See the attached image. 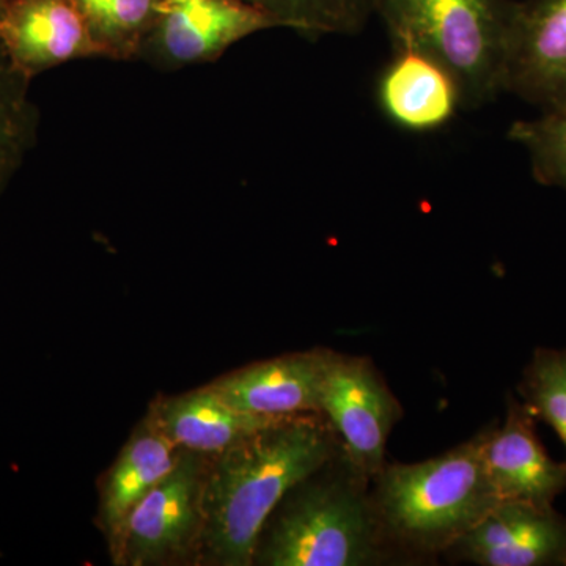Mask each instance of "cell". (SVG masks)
<instances>
[{
    "mask_svg": "<svg viewBox=\"0 0 566 566\" xmlns=\"http://www.w3.org/2000/svg\"><path fill=\"white\" fill-rule=\"evenodd\" d=\"M340 449L323 415L293 417L207 458L197 564L251 566L264 524L297 483Z\"/></svg>",
    "mask_w": 566,
    "mask_h": 566,
    "instance_id": "1",
    "label": "cell"
},
{
    "mask_svg": "<svg viewBox=\"0 0 566 566\" xmlns=\"http://www.w3.org/2000/svg\"><path fill=\"white\" fill-rule=\"evenodd\" d=\"M401 565L387 542L371 479L344 450L290 491L264 524L253 565Z\"/></svg>",
    "mask_w": 566,
    "mask_h": 566,
    "instance_id": "2",
    "label": "cell"
},
{
    "mask_svg": "<svg viewBox=\"0 0 566 566\" xmlns=\"http://www.w3.org/2000/svg\"><path fill=\"white\" fill-rule=\"evenodd\" d=\"M486 428L419 463H389L371 480V501L403 564L444 556L499 504L488 475Z\"/></svg>",
    "mask_w": 566,
    "mask_h": 566,
    "instance_id": "3",
    "label": "cell"
},
{
    "mask_svg": "<svg viewBox=\"0 0 566 566\" xmlns=\"http://www.w3.org/2000/svg\"><path fill=\"white\" fill-rule=\"evenodd\" d=\"M516 0H375L392 50L430 55L455 76L464 109L504 93Z\"/></svg>",
    "mask_w": 566,
    "mask_h": 566,
    "instance_id": "4",
    "label": "cell"
},
{
    "mask_svg": "<svg viewBox=\"0 0 566 566\" xmlns=\"http://www.w3.org/2000/svg\"><path fill=\"white\" fill-rule=\"evenodd\" d=\"M207 458L180 450L172 471L145 495L129 517L118 565L197 564Z\"/></svg>",
    "mask_w": 566,
    "mask_h": 566,
    "instance_id": "5",
    "label": "cell"
},
{
    "mask_svg": "<svg viewBox=\"0 0 566 566\" xmlns=\"http://www.w3.org/2000/svg\"><path fill=\"white\" fill-rule=\"evenodd\" d=\"M322 415L346 457L374 480L387 463V441L405 411L370 357L335 352L324 382Z\"/></svg>",
    "mask_w": 566,
    "mask_h": 566,
    "instance_id": "6",
    "label": "cell"
},
{
    "mask_svg": "<svg viewBox=\"0 0 566 566\" xmlns=\"http://www.w3.org/2000/svg\"><path fill=\"white\" fill-rule=\"evenodd\" d=\"M277 29L240 0H161L139 61L163 71L216 62L253 33Z\"/></svg>",
    "mask_w": 566,
    "mask_h": 566,
    "instance_id": "7",
    "label": "cell"
},
{
    "mask_svg": "<svg viewBox=\"0 0 566 566\" xmlns=\"http://www.w3.org/2000/svg\"><path fill=\"white\" fill-rule=\"evenodd\" d=\"M504 93L539 112L566 109V0L516 3Z\"/></svg>",
    "mask_w": 566,
    "mask_h": 566,
    "instance_id": "8",
    "label": "cell"
},
{
    "mask_svg": "<svg viewBox=\"0 0 566 566\" xmlns=\"http://www.w3.org/2000/svg\"><path fill=\"white\" fill-rule=\"evenodd\" d=\"M444 556L479 566H566V516L554 505L499 502Z\"/></svg>",
    "mask_w": 566,
    "mask_h": 566,
    "instance_id": "9",
    "label": "cell"
},
{
    "mask_svg": "<svg viewBox=\"0 0 566 566\" xmlns=\"http://www.w3.org/2000/svg\"><path fill=\"white\" fill-rule=\"evenodd\" d=\"M334 349L314 348L260 360L210 382L234 408L268 419L322 415Z\"/></svg>",
    "mask_w": 566,
    "mask_h": 566,
    "instance_id": "10",
    "label": "cell"
},
{
    "mask_svg": "<svg viewBox=\"0 0 566 566\" xmlns=\"http://www.w3.org/2000/svg\"><path fill=\"white\" fill-rule=\"evenodd\" d=\"M0 46L31 82L63 63L103 59L73 0H9L0 14Z\"/></svg>",
    "mask_w": 566,
    "mask_h": 566,
    "instance_id": "11",
    "label": "cell"
},
{
    "mask_svg": "<svg viewBox=\"0 0 566 566\" xmlns=\"http://www.w3.org/2000/svg\"><path fill=\"white\" fill-rule=\"evenodd\" d=\"M536 417L506 397L504 422L486 427L485 464L499 501L551 506L566 491V461L553 460L536 433Z\"/></svg>",
    "mask_w": 566,
    "mask_h": 566,
    "instance_id": "12",
    "label": "cell"
},
{
    "mask_svg": "<svg viewBox=\"0 0 566 566\" xmlns=\"http://www.w3.org/2000/svg\"><path fill=\"white\" fill-rule=\"evenodd\" d=\"M178 455L180 450L167 439L148 411L104 475L96 523L115 565L120 562L126 524L134 510L172 471Z\"/></svg>",
    "mask_w": 566,
    "mask_h": 566,
    "instance_id": "13",
    "label": "cell"
},
{
    "mask_svg": "<svg viewBox=\"0 0 566 566\" xmlns=\"http://www.w3.org/2000/svg\"><path fill=\"white\" fill-rule=\"evenodd\" d=\"M379 109L397 128L433 133L464 109L460 84L442 63L419 51L397 50L376 87Z\"/></svg>",
    "mask_w": 566,
    "mask_h": 566,
    "instance_id": "14",
    "label": "cell"
},
{
    "mask_svg": "<svg viewBox=\"0 0 566 566\" xmlns=\"http://www.w3.org/2000/svg\"><path fill=\"white\" fill-rule=\"evenodd\" d=\"M148 411L178 450L205 457L218 455L268 424L285 420L234 408L208 385L191 392L158 398Z\"/></svg>",
    "mask_w": 566,
    "mask_h": 566,
    "instance_id": "15",
    "label": "cell"
},
{
    "mask_svg": "<svg viewBox=\"0 0 566 566\" xmlns=\"http://www.w3.org/2000/svg\"><path fill=\"white\" fill-rule=\"evenodd\" d=\"M103 59L137 61L161 0H73Z\"/></svg>",
    "mask_w": 566,
    "mask_h": 566,
    "instance_id": "16",
    "label": "cell"
},
{
    "mask_svg": "<svg viewBox=\"0 0 566 566\" xmlns=\"http://www.w3.org/2000/svg\"><path fill=\"white\" fill-rule=\"evenodd\" d=\"M29 88L31 81L13 69L0 46V196L36 142L39 111Z\"/></svg>",
    "mask_w": 566,
    "mask_h": 566,
    "instance_id": "17",
    "label": "cell"
},
{
    "mask_svg": "<svg viewBox=\"0 0 566 566\" xmlns=\"http://www.w3.org/2000/svg\"><path fill=\"white\" fill-rule=\"evenodd\" d=\"M301 35H354L374 17L375 0H240Z\"/></svg>",
    "mask_w": 566,
    "mask_h": 566,
    "instance_id": "18",
    "label": "cell"
},
{
    "mask_svg": "<svg viewBox=\"0 0 566 566\" xmlns=\"http://www.w3.org/2000/svg\"><path fill=\"white\" fill-rule=\"evenodd\" d=\"M517 395L536 420L556 431L566 450V348H536Z\"/></svg>",
    "mask_w": 566,
    "mask_h": 566,
    "instance_id": "19",
    "label": "cell"
},
{
    "mask_svg": "<svg viewBox=\"0 0 566 566\" xmlns=\"http://www.w3.org/2000/svg\"><path fill=\"white\" fill-rule=\"evenodd\" d=\"M509 139L527 151L532 174L539 185L566 192V109L543 112L532 120L513 123Z\"/></svg>",
    "mask_w": 566,
    "mask_h": 566,
    "instance_id": "20",
    "label": "cell"
},
{
    "mask_svg": "<svg viewBox=\"0 0 566 566\" xmlns=\"http://www.w3.org/2000/svg\"><path fill=\"white\" fill-rule=\"evenodd\" d=\"M7 3H9V0H0V14L6 10Z\"/></svg>",
    "mask_w": 566,
    "mask_h": 566,
    "instance_id": "21",
    "label": "cell"
}]
</instances>
